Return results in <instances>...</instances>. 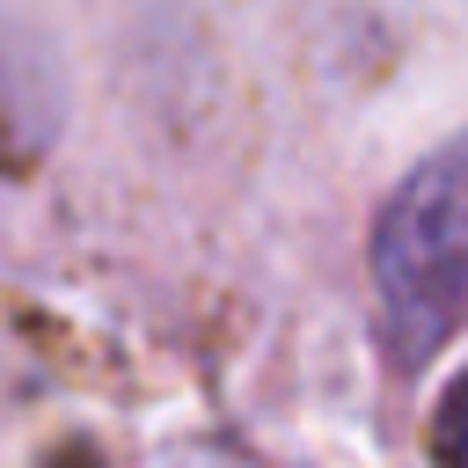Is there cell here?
<instances>
[{
	"label": "cell",
	"instance_id": "obj_1",
	"mask_svg": "<svg viewBox=\"0 0 468 468\" xmlns=\"http://www.w3.org/2000/svg\"><path fill=\"white\" fill-rule=\"evenodd\" d=\"M373 329L395 373L431 366L468 329V132L431 146L373 219Z\"/></svg>",
	"mask_w": 468,
	"mask_h": 468
},
{
	"label": "cell",
	"instance_id": "obj_2",
	"mask_svg": "<svg viewBox=\"0 0 468 468\" xmlns=\"http://www.w3.org/2000/svg\"><path fill=\"white\" fill-rule=\"evenodd\" d=\"M431 446H439V468H468V380L446 395V410H439V431H431Z\"/></svg>",
	"mask_w": 468,
	"mask_h": 468
},
{
	"label": "cell",
	"instance_id": "obj_3",
	"mask_svg": "<svg viewBox=\"0 0 468 468\" xmlns=\"http://www.w3.org/2000/svg\"><path fill=\"white\" fill-rule=\"evenodd\" d=\"M22 154V110H15V88H7V73H0V168Z\"/></svg>",
	"mask_w": 468,
	"mask_h": 468
},
{
	"label": "cell",
	"instance_id": "obj_4",
	"mask_svg": "<svg viewBox=\"0 0 468 468\" xmlns=\"http://www.w3.org/2000/svg\"><path fill=\"white\" fill-rule=\"evenodd\" d=\"M168 468H241V461H219V453H183V461H168Z\"/></svg>",
	"mask_w": 468,
	"mask_h": 468
}]
</instances>
